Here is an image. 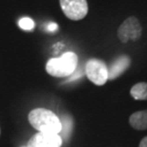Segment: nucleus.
Listing matches in <instances>:
<instances>
[{
	"label": "nucleus",
	"mask_w": 147,
	"mask_h": 147,
	"mask_svg": "<svg viewBox=\"0 0 147 147\" xmlns=\"http://www.w3.org/2000/svg\"><path fill=\"white\" fill-rule=\"evenodd\" d=\"M142 28L139 21L135 16L128 17L120 25L118 30V37L120 42L127 43L128 41H137L140 38Z\"/></svg>",
	"instance_id": "nucleus-4"
},
{
	"label": "nucleus",
	"mask_w": 147,
	"mask_h": 147,
	"mask_svg": "<svg viewBox=\"0 0 147 147\" xmlns=\"http://www.w3.org/2000/svg\"><path fill=\"white\" fill-rule=\"evenodd\" d=\"M18 25L22 30H32L34 27V22L29 17H23L21 18L18 22Z\"/></svg>",
	"instance_id": "nucleus-10"
},
{
	"label": "nucleus",
	"mask_w": 147,
	"mask_h": 147,
	"mask_svg": "<svg viewBox=\"0 0 147 147\" xmlns=\"http://www.w3.org/2000/svg\"><path fill=\"white\" fill-rule=\"evenodd\" d=\"M130 94L135 100H139V101L147 100V83L136 84L131 88Z\"/></svg>",
	"instance_id": "nucleus-9"
},
{
	"label": "nucleus",
	"mask_w": 147,
	"mask_h": 147,
	"mask_svg": "<svg viewBox=\"0 0 147 147\" xmlns=\"http://www.w3.org/2000/svg\"><path fill=\"white\" fill-rule=\"evenodd\" d=\"M30 124L38 132L58 134L61 132V121L54 112L45 108L33 109L29 113Z\"/></svg>",
	"instance_id": "nucleus-1"
},
{
	"label": "nucleus",
	"mask_w": 147,
	"mask_h": 147,
	"mask_svg": "<svg viewBox=\"0 0 147 147\" xmlns=\"http://www.w3.org/2000/svg\"><path fill=\"white\" fill-rule=\"evenodd\" d=\"M57 30V25L55 23H51L48 25V27H47V30L50 32H55V30Z\"/></svg>",
	"instance_id": "nucleus-11"
},
{
	"label": "nucleus",
	"mask_w": 147,
	"mask_h": 147,
	"mask_svg": "<svg viewBox=\"0 0 147 147\" xmlns=\"http://www.w3.org/2000/svg\"><path fill=\"white\" fill-rule=\"evenodd\" d=\"M131 126L137 130L147 129V109L146 110L137 111L133 113L129 118Z\"/></svg>",
	"instance_id": "nucleus-8"
},
{
	"label": "nucleus",
	"mask_w": 147,
	"mask_h": 147,
	"mask_svg": "<svg viewBox=\"0 0 147 147\" xmlns=\"http://www.w3.org/2000/svg\"><path fill=\"white\" fill-rule=\"evenodd\" d=\"M62 138L59 134L38 132L31 138L26 147H61Z\"/></svg>",
	"instance_id": "nucleus-6"
},
{
	"label": "nucleus",
	"mask_w": 147,
	"mask_h": 147,
	"mask_svg": "<svg viewBox=\"0 0 147 147\" xmlns=\"http://www.w3.org/2000/svg\"><path fill=\"white\" fill-rule=\"evenodd\" d=\"M130 64L131 59L129 56L121 55L118 57L108 68V80H114L120 76L129 67Z\"/></svg>",
	"instance_id": "nucleus-7"
},
{
	"label": "nucleus",
	"mask_w": 147,
	"mask_h": 147,
	"mask_svg": "<svg viewBox=\"0 0 147 147\" xmlns=\"http://www.w3.org/2000/svg\"><path fill=\"white\" fill-rule=\"evenodd\" d=\"M65 16L74 21L83 19L88 13L87 0H59Z\"/></svg>",
	"instance_id": "nucleus-5"
},
{
	"label": "nucleus",
	"mask_w": 147,
	"mask_h": 147,
	"mask_svg": "<svg viewBox=\"0 0 147 147\" xmlns=\"http://www.w3.org/2000/svg\"><path fill=\"white\" fill-rule=\"evenodd\" d=\"M79 63L77 55L74 52H66L60 57L52 58L47 62L46 71L53 77H69L75 72Z\"/></svg>",
	"instance_id": "nucleus-2"
},
{
	"label": "nucleus",
	"mask_w": 147,
	"mask_h": 147,
	"mask_svg": "<svg viewBox=\"0 0 147 147\" xmlns=\"http://www.w3.org/2000/svg\"><path fill=\"white\" fill-rule=\"evenodd\" d=\"M139 147H147V136L144 137L142 140V142H139Z\"/></svg>",
	"instance_id": "nucleus-12"
},
{
	"label": "nucleus",
	"mask_w": 147,
	"mask_h": 147,
	"mask_svg": "<svg viewBox=\"0 0 147 147\" xmlns=\"http://www.w3.org/2000/svg\"><path fill=\"white\" fill-rule=\"evenodd\" d=\"M0 133H1V132H0Z\"/></svg>",
	"instance_id": "nucleus-13"
},
{
	"label": "nucleus",
	"mask_w": 147,
	"mask_h": 147,
	"mask_svg": "<svg viewBox=\"0 0 147 147\" xmlns=\"http://www.w3.org/2000/svg\"><path fill=\"white\" fill-rule=\"evenodd\" d=\"M87 78L96 86H103L108 81V67L99 59H90L85 65Z\"/></svg>",
	"instance_id": "nucleus-3"
}]
</instances>
